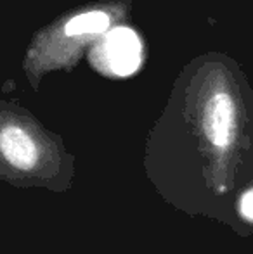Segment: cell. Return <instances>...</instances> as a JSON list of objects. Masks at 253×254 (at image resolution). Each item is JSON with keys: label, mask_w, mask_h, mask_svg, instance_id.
Returning <instances> with one entry per match:
<instances>
[{"label": "cell", "mask_w": 253, "mask_h": 254, "mask_svg": "<svg viewBox=\"0 0 253 254\" xmlns=\"http://www.w3.org/2000/svg\"><path fill=\"white\" fill-rule=\"evenodd\" d=\"M151 130L144 173L167 204L253 235V120L226 56H205Z\"/></svg>", "instance_id": "obj_1"}, {"label": "cell", "mask_w": 253, "mask_h": 254, "mask_svg": "<svg viewBox=\"0 0 253 254\" xmlns=\"http://www.w3.org/2000/svg\"><path fill=\"white\" fill-rule=\"evenodd\" d=\"M0 180L14 189L64 194L75 180V156L21 104L0 101Z\"/></svg>", "instance_id": "obj_2"}, {"label": "cell", "mask_w": 253, "mask_h": 254, "mask_svg": "<svg viewBox=\"0 0 253 254\" xmlns=\"http://www.w3.org/2000/svg\"><path fill=\"white\" fill-rule=\"evenodd\" d=\"M130 0H101L75 7L56 17L31 37L23 71L33 90L52 71H71L85 51L99 44L113 28L130 16Z\"/></svg>", "instance_id": "obj_3"}]
</instances>
